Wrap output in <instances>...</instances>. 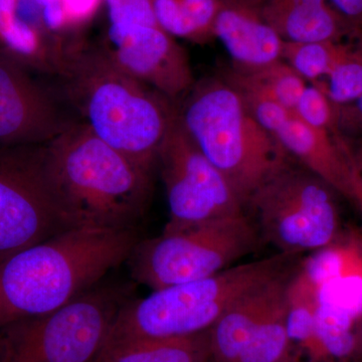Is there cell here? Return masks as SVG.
Listing matches in <instances>:
<instances>
[{"label":"cell","mask_w":362,"mask_h":362,"mask_svg":"<svg viewBox=\"0 0 362 362\" xmlns=\"http://www.w3.org/2000/svg\"><path fill=\"white\" fill-rule=\"evenodd\" d=\"M226 81L243 94L270 100L293 111L307 86L306 81L283 59L254 70L233 69Z\"/></svg>","instance_id":"obj_21"},{"label":"cell","mask_w":362,"mask_h":362,"mask_svg":"<svg viewBox=\"0 0 362 362\" xmlns=\"http://www.w3.org/2000/svg\"><path fill=\"white\" fill-rule=\"evenodd\" d=\"M269 1L289 2V4H318V2H328L329 0H269Z\"/></svg>","instance_id":"obj_30"},{"label":"cell","mask_w":362,"mask_h":362,"mask_svg":"<svg viewBox=\"0 0 362 362\" xmlns=\"http://www.w3.org/2000/svg\"><path fill=\"white\" fill-rule=\"evenodd\" d=\"M298 117L318 129L338 134L337 106L330 101L325 90L319 84L305 87L296 108Z\"/></svg>","instance_id":"obj_24"},{"label":"cell","mask_w":362,"mask_h":362,"mask_svg":"<svg viewBox=\"0 0 362 362\" xmlns=\"http://www.w3.org/2000/svg\"><path fill=\"white\" fill-rule=\"evenodd\" d=\"M206 362H218L216 361H214V359L213 358V357H211V358H209V361H206Z\"/></svg>","instance_id":"obj_33"},{"label":"cell","mask_w":362,"mask_h":362,"mask_svg":"<svg viewBox=\"0 0 362 362\" xmlns=\"http://www.w3.org/2000/svg\"><path fill=\"white\" fill-rule=\"evenodd\" d=\"M318 289L312 284L298 265L288 286L286 298V324L293 347L305 352L311 362H322L317 338Z\"/></svg>","instance_id":"obj_20"},{"label":"cell","mask_w":362,"mask_h":362,"mask_svg":"<svg viewBox=\"0 0 362 362\" xmlns=\"http://www.w3.org/2000/svg\"><path fill=\"white\" fill-rule=\"evenodd\" d=\"M300 258L301 255L277 252L211 277L153 290L141 299L132 298L119 311L104 346L211 330L240 297L277 277Z\"/></svg>","instance_id":"obj_5"},{"label":"cell","mask_w":362,"mask_h":362,"mask_svg":"<svg viewBox=\"0 0 362 362\" xmlns=\"http://www.w3.org/2000/svg\"><path fill=\"white\" fill-rule=\"evenodd\" d=\"M300 261L235 302L209 330L211 356L218 362H259L280 337L272 306L289 285Z\"/></svg>","instance_id":"obj_13"},{"label":"cell","mask_w":362,"mask_h":362,"mask_svg":"<svg viewBox=\"0 0 362 362\" xmlns=\"http://www.w3.org/2000/svg\"><path fill=\"white\" fill-rule=\"evenodd\" d=\"M63 4L71 25L82 37L103 7V0H63Z\"/></svg>","instance_id":"obj_26"},{"label":"cell","mask_w":362,"mask_h":362,"mask_svg":"<svg viewBox=\"0 0 362 362\" xmlns=\"http://www.w3.org/2000/svg\"><path fill=\"white\" fill-rule=\"evenodd\" d=\"M45 170L68 230H136L148 209L153 173L112 148L80 121L45 145Z\"/></svg>","instance_id":"obj_1"},{"label":"cell","mask_w":362,"mask_h":362,"mask_svg":"<svg viewBox=\"0 0 362 362\" xmlns=\"http://www.w3.org/2000/svg\"><path fill=\"white\" fill-rule=\"evenodd\" d=\"M136 230L71 228L0 263V329L58 310L127 261Z\"/></svg>","instance_id":"obj_2"},{"label":"cell","mask_w":362,"mask_h":362,"mask_svg":"<svg viewBox=\"0 0 362 362\" xmlns=\"http://www.w3.org/2000/svg\"><path fill=\"white\" fill-rule=\"evenodd\" d=\"M66 103L102 141L154 173L176 109L160 93L131 77L98 45L86 42L58 76Z\"/></svg>","instance_id":"obj_3"},{"label":"cell","mask_w":362,"mask_h":362,"mask_svg":"<svg viewBox=\"0 0 362 362\" xmlns=\"http://www.w3.org/2000/svg\"><path fill=\"white\" fill-rule=\"evenodd\" d=\"M357 334H358L359 349H361V356L362 359V315L357 323Z\"/></svg>","instance_id":"obj_32"},{"label":"cell","mask_w":362,"mask_h":362,"mask_svg":"<svg viewBox=\"0 0 362 362\" xmlns=\"http://www.w3.org/2000/svg\"><path fill=\"white\" fill-rule=\"evenodd\" d=\"M177 115L188 135L223 173L246 209L252 194L289 162L228 81L204 78L183 97Z\"/></svg>","instance_id":"obj_4"},{"label":"cell","mask_w":362,"mask_h":362,"mask_svg":"<svg viewBox=\"0 0 362 362\" xmlns=\"http://www.w3.org/2000/svg\"><path fill=\"white\" fill-rule=\"evenodd\" d=\"M68 228L45 170V145L0 146V263Z\"/></svg>","instance_id":"obj_10"},{"label":"cell","mask_w":362,"mask_h":362,"mask_svg":"<svg viewBox=\"0 0 362 362\" xmlns=\"http://www.w3.org/2000/svg\"><path fill=\"white\" fill-rule=\"evenodd\" d=\"M6 340H4V337H2L1 333H0V362L4 361V356H6Z\"/></svg>","instance_id":"obj_31"},{"label":"cell","mask_w":362,"mask_h":362,"mask_svg":"<svg viewBox=\"0 0 362 362\" xmlns=\"http://www.w3.org/2000/svg\"><path fill=\"white\" fill-rule=\"evenodd\" d=\"M261 240L245 213L140 240L126 262L134 282L153 291L216 275L251 254Z\"/></svg>","instance_id":"obj_7"},{"label":"cell","mask_w":362,"mask_h":362,"mask_svg":"<svg viewBox=\"0 0 362 362\" xmlns=\"http://www.w3.org/2000/svg\"><path fill=\"white\" fill-rule=\"evenodd\" d=\"M344 147L351 173L352 201L358 204L362 213V146H354L344 137Z\"/></svg>","instance_id":"obj_28"},{"label":"cell","mask_w":362,"mask_h":362,"mask_svg":"<svg viewBox=\"0 0 362 362\" xmlns=\"http://www.w3.org/2000/svg\"><path fill=\"white\" fill-rule=\"evenodd\" d=\"M329 2L357 33H362V0H329Z\"/></svg>","instance_id":"obj_29"},{"label":"cell","mask_w":362,"mask_h":362,"mask_svg":"<svg viewBox=\"0 0 362 362\" xmlns=\"http://www.w3.org/2000/svg\"><path fill=\"white\" fill-rule=\"evenodd\" d=\"M132 293V285L102 281L58 310L2 328V362H94Z\"/></svg>","instance_id":"obj_6"},{"label":"cell","mask_w":362,"mask_h":362,"mask_svg":"<svg viewBox=\"0 0 362 362\" xmlns=\"http://www.w3.org/2000/svg\"><path fill=\"white\" fill-rule=\"evenodd\" d=\"M209 330L190 337L106 345L94 362H206Z\"/></svg>","instance_id":"obj_18"},{"label":"cell","mask_w":362,"mask_h":362,"mask_svg":"<svg viewBox=\"0 0 362 362\" xmlns=\"http://www.w3.org/2000/svg\"><path fill=\"white\" fill-rule=\"evenodd\" d=\"M327 84L321 85L335 106L356 101L362 95V45L354 47L347 45L342 56L328 76Z\"/></svg>","instance_id":"obj_23"},{"label":"cell","mask_w":362,"mask_h":362,"mask_svg":"<svg viewBox=\"0 0 362 362\" xmlns=\"http://www.w3.org/2000/svg\"><path fill=\"white\" fill-rule=\"evenodd\" d=\"M347 45L340 42H284L282 59L312 84L328 78Z\"/></svg>","instance_id":"obj_22"},{"label":"cell","mask_w":362,"mask_h":362,"mask_svg":"<svg viewBox=\"0 0 362 362\" xmlns=\"http://www.w3.org/2000/svg\"><path fill=\"white\" fill-rule=\"evenodd\" d=\"M233 62V69L254 70L282 59L284 40L269 25L262 0H221L214 26Z\"/></svg>","instance_id":"obj_15"},{"label":"cell","mask_w":362,"mask_h":362,"mask_svg":"<svg viewBox=\"0 0 362 362\" xmlns=\"http://www.w3.org/2000/svg\"><path fill=\"white\" fill-rule=\"evenodd\" d=\"M337 112L339 132L362 135V95L351 103L337 106Z\"/></svg>","instance_id":"obj_27"},{"label":"cell","mask_w":362,"mask_h":362,"mask_svg":"<svg viewBox=\"0 0 362 362\" xmlns=\"http://www.w3.org/2000/svg\"><path fill=\"white\" fill-rule=\"evenodd\" d=\"M157 23L175 39L197 44L214 40L221 0H152Z\"/></svg>","instance_id":"obj_19"},{"label":"cell","mask_w":362,"mask_h":362,"mask_svg":"<svg viewBox=\"0 0 362 362\" xmlns=\"http://www.w3.org/2000/svg\"><path fill=\"white\" fill-rule=\"evenodd\" d=\"M33 71L0 52V146H40L75 122Z\"/></svg>","instance_id":"obj_12"},{"label":"cell","mask_w":362,"mask_h":362,"mask_svg":"<svg viewBox=\"0 0 362 362\" xmlns=\"http://www.w3.org/2000/svg\"><path fill=\"white\" fill-rule=\"evenodd\" d=\"M108 23H132L158 25L152 0H103Z\"/></svg>","instance_id":"obj_25"},{"label":"cell","mask_w":362,"mask_h":362,"mask_svg":"<svg viewBox=\"0 0 362 362\" xmlns=\"http://www.w3.org/2000/svg\"><path fill=\"white\" fill-rule=\"evenodd\" d=\"M169 207L164 232H175L204 221L245 214L230 183L188 135L177 109L158 151Z\"/></svg>","instance_id":"obj_9"},{"label":"cell","mask_w":362,"mask_h":362,"mask_svg":"<svg viewBox=\"0 0 362 362\" xmlns=\"http://www.w3.org/2000/svg\"><path fill=\"white\" fill-rule=\"evenodd\" d=\"M262 13L284 42H340L357 33L329 2L289 4L262 0Z\"/></svg>","instance_id":"obj_16"},{"label":"cell","mask_w":362,"mask_h":362,"mask_svg":"<svg viewBox=\"0 0 362 362\" xmlns=\"http://www.w3.org/2000/svg\"><path fill=\"white\" fill-rule=\"evenodd\" d=\"M337 194L309 169L287 162L252 194L246 209L254 214L261 240L279 252L302 256L342 235Z\"/></svg>","instance_id":"obj_8"},{"label":"cell","mask_w":362,"mask_h":362,"mask_svg":"<svg viewBox=\"0 0 362 362\" xmlns=\"http://www.w3.org/2000/svg\"><path fill=\"white\" fill-rule=\"evenodd\" d=\"M240 94L257 120L288 156L295 157L301 165L322 178L338 194L352 201L351 173L341 133L333 134L313 127L294 111L270 100Z\"/></svg>","instance_id":"obj_14"},{"label":"cell","mask_w":362,"mask_h":362,"mask_svg":"<svg viewBox=\"0 0 362 362\" xmlns=\"http://www.w3.org/2000/svg\"><path fill=\"white\" fill-rule=\"evenodd\" d=\"M18 0H0V52L33 73L58 77L66 61L42 33L21 20Z\"/></svg>","instance_id":"obj_17"},{"label":"cell","mask_w":362,"mask_h":362,"mask_svg":"<svg viewBox=\"0 0 362 362\" xmlns=\"http://www.w3.org/2000/svg\"><path fill=\"white\" fill-rule=\"evenodd\" d=\"M98 47L121 70L170 101L194 85L187 51L159 25L108 23Z\"/></svg>","instance_id":"obj_11"}]
</instances>
